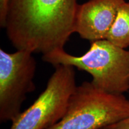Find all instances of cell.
<instances>
[{
	"label": "cell",
	"mask_w": 129,
	"mask_h": 129,
	"mask_svg": "<svg viewBox=\"0 0 129 129\" xmlns=\"http://www.w3.org/2000/svg\"><path fill=\"white\" fill-rule=\"evenodd\" d=\"M77 0H9L5 27L17 50L47 54L74 32Z\"/></svg>",
	"instance_id": "1"
},
{
	"label": "cell",
	"mask_w": 129,
	"mask_h": 129,
	"mask_svg": "<svg viewBox=\"0 0 129 129\" xmlns=\"http://www.w3.org/2000/svg\"><path fill=\"white\" fill-rule=\"evenodd\" d=\"M42 59L54 67L66 64L87 72L92 76L91 83L105 92L122 94L129 91V51L106 39L91 42L81 56L60 48L43 54Z\"/></svg>",
	"instance_id": "2"
},
{
	"label": "cell",
	"mask_w": 129,
	"mask_h": 129,
	"mask_svg": "<svg viewBox=\"0 0 129 129\" xmlns=\"http://www.w3.org/2000/svg\"><path fill=\"white\" fill-rule=\"evenodd\" d=\"M129 116V100L84 81L77 86L61 120L48 129H101Z\"/></svg>",
	"instance_id": "3"
},
{
	"label": "cell",
	"mask_w": 129,
	"mask_h": 129,
	"mask_svg": "<svg viewBox=\"0 0 129 129\" xmlns=\"http://www.w3.org/2000/svg\"><path fill=\"white\" fill-rule=\"evenodd\" d=\"M54 68L45 90L13 121L10 129H48L62 118L77 86L75 68L66 64Z\"/></svg>",
	"instance_id": "4"
},
{
	"label": "cell",
	"mask_w": 129,
	"mask_h": 129,
	"mask_svg": "<svg viewBox=\"0 0 129 129\" xmlns=\"http://www.w3.org/2000/svg\"><path fill=\"white\" fill-rule=\"evenodd\" d=\"M37 62L32 53L0 49V122L13 121L21 111L27 94L35 90Z\"/></svg>",
	"instance_id": "5"
},
{
	"label": "cell",
	"mask_w": 129,
	"mask_h": 129,
	"mask_svg": "<svg viewBox=\"0 0 129 129\" xmlns=\"http://www.w3.org/2000/svg\"><path fill=\"white\" fill-rule=\"evenodd\" d=\"M124 0H90L78 5L74 32L93 42L106 39Z\"/></svg>",
	"instance_id": "6"
},
{
	"label": "cell",
	"mask_w": 129,
	"mask_h": 129,
	"mask_svg": "<svg viewBox=\"0 0 129 129\" xmlns=\"http://www.w3.org/2000/svg\"><path fill=\"white\" fill-rule=\"evenodd\" d=\"M106 39L121 48L129 46V2L125 1L119 8Z\"/></svg>",
	"instance_id": "7"
},
{
	"label": "cell",
	"mask_w": 129,
	"mask_h": 129,
	"mask_svg": "<svg viewBox=\"0 0 129 129\" xmlns=\"http://www.w3.org/2000/svg\"><path fill=\"white\" fill-rule=\"evenodd\" d=\"M9 0H0V25L4 28L6 23V13Z\"/></svg>",
	"instance_id": "8"
},
{
	"label": "cell",
	"mask_w": 129,
	"mask_h": 129,
	"mask_svg": "<svg viewBox=\"0 0 129 129\" xmlns=\"http://www.w3.org/2000/svg\"><path fill=\"white\" fill-rule=\"evenodd\" d=\"M101 129H129V116L120 121Z\"/></svg>",
	"instance_id": "9"
}]
</instances>
